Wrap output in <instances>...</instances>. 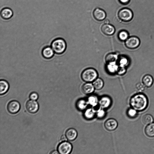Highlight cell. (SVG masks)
Returning a JSON list of instances; mask_svg holds the SVG:
<instances>
[{
	"instance_id": "obj_1",
	"label": "cell",
	"mask_w": 154,
	"mask_h": 154,
	"mask_svg": "<svg viewBox=\"0 0 154 154\" xmlns=\"http://www.w3.org/2000/svg\"><path fill=\"white\" fill-rule=\"evenodd\" d=\"M130 104L132 108L137 111L141 112L144 111L147 108L148 100L144 94L139 93L131 97L130 100Z\"/></svg>"
},
{
	"instance_id": "obj_2",
	"label": "cell",
	"mask_w": 154,
	"mask_h": 154,
	"mask_svg": "<svg viewBox=\"0 0 154 154\" xmlns=\"http://www.w3.org/2000/svg\"><path fill=\"white\" fill-rule=\"evenodd\" d=\"M98 76L97 71L93 68H88L85 70L81 74V77L82 80L87 83H91L94 81Z\"/></svg>"
},
{
	"instance_id": "obj_3",
	"label": "cell",
	"mask_w": 154,
	"mask_h": 154,
	"mask_svg": "<svg viewBox=\"0 0 154 154\" xmlns=\"http://www.w3.org/2000/svg\"><path fill=\"white\" fill-rule=\"evenodd\" d=\"M66 43L65 40L62 38L56 39L51 44V47L54 53L58 54L64 53L66 49Z\"/></svg>"
},
{
	"instance_id": "obj_4",
	"label": "cell",
	"mask_w": 154,
	"mask_h": 154,
	"mask_svg": "<svg viewBox=\"0 0 154 154\" xmlns=\"http://www.w3.org/2000/svg\"><path fill=\"white\" fill-rule=\"evenodd\" d=\"M119 18L122 21L128 22L131 21L133 17L132 12L130 9L124 8L120 10L118 12Z\"/></svg>"
},
{
	"instance_id": "obj_5",
	"label": "cell",
	"mask_w": 154,
	"mask_h": 154,
	"mask_svg": "<svg viewBox=\"0 0 154 154\" xmlns=\"http://www.w3.org/2000/svg\"><path fill=\"white\" fill-rule=\"evenodd\" d=\"M140 44V39L136 36H132L128 38L125 43V46L131 49H134L138 48Z\"/></svg>"
},
{
	"instance_id": "obj_6",
	"label": "cell",
	"mask_w": 154,
	"mask_h": 154,
	"mask_svg": "<svg viewBox=\"0 0 154 154\" xmlns=\"http://www.w3.org/2000/svg\"><path fill=\"white\" fill-rule=\"evenodd\" d=\"M72 149L71 144L66 141L61 143L58 147V151L61 154H69L71 152Z\"/></svg>"
},
{
	"instance_id": "obj_7",
	"label": "cell",
	"mask_w": 154,
	"mask_h": 154,
	"mask_svg": "<svg viewBox=\"0 0 154 154\" xmlns=\"http://www.w3.org/2000/svg\"><path fill=\"white\" fill-rule=\"evenodd\" d=\"M26 107L28 112L34 114L38 111L39 106L37 101L35 100H29L26 102Z\"/></svg>"
},
{
	"instance_id": "obj_8",
	"label": "cell",
	"mask_w": 154,
	"mask_h": 154,
	"mask_svg": "<svg viewBox=\"0 0 154 154\" xmlns=\"http://www.w3.org/2000/svg\"><path fill=\"white\" fill-rule=\"evenodd\" d=\"M20 105L19 102L15 100H13L9 103L7 106L8 111L12 114H15L20 110Z\"/></svg>"
},
{
	"instance_id": "obj_9",
	"label": "cell",
	"mask_w": 154,
	"mask_h": 154,
	"mask_svg": "<svg viewBox=\"0 0 154 154\" xmlns=\"http://www.w3.org/2000/svg\"><path fill=\"white\" fill-rule=\"evenodd\" d=\"M118 122L117 120L113 118L107 120L104 124L106 129L110 131L115 130L118 126Z\"/></svg>"
},
{
	"instance_id": "obj_10",
	"label": "cell",
	"mask_w": 154,
	"mask_h": 154,
	"mask_svg": "<svg viewBox=\"0 0 154 154\" xmlns=\"http://www.w3.org/2000/svg\"><path fill=\"white\" fill-rule=\"evenodd\" d=\"M101 29L103 33L109 36L114 34L115 31V29L113 26L109 23H105L103 25Z\"/></svg>"
},
{
	"instance_id": "obj_11",
	"label": "cell",
	"mask_w": 154,
	"mask_h": 154,
	"mask_svg": "<svg viewBox=\"0 0 154 154\" xmlns=\"http://www.w3.org/2000/svg\"><path fill=\"white\" fill-rule=\"evenodd\" d=\"M111 98L108 96L102 97L99 101L100 106L103 109H107L109 108L111 104Z\"/></svg>"
},
{
	"instance_id": "obj_12",
	"label": "cell",
	"mask_w": 154,
	"mask_h": 154,
	"mask_svg": "<svg viewBox=\"0 0 154 154\" xmlns=\"http://www.w3.org/2000/svg\"><path fill=\"white\" fill-rule=\"evenodd\" d=\"M93 15L94 18L99 21L103 20L106 16V13L104 11L98 8L94 10L93 12Z\"/></svg>"
},
{
	"instance_id": "obj_13",
	"label": "cell",
	"mask_w": 154,
	"mask_h": 154,
	"mask_svg": "<svg viewBox=\"0 0 154 154\" xmlns=\"http://www.w3.org/2000/svg\"><path fill=\"white\" fill-rule=\"evenodd\" d=\"M1 17L3 19L8 20L12 17L13 15V12L11 9L5 8L1 10Z\"/></svg>"
},
{
	"instance_id": "obj_14",
	"label": "cell",
	"mask_w": 154,
	"mask_h": 154,
	"mask_svg": "<svg viewBox=\"0 0 154 154\" xmlns=\"http://www.w3.org/2000/svg\"><path fill=\"white\" fill-rule=\"evenodd\" d=\"M78 135V132L76 130L73 128H70L66 131L65 135L68 140L72 141L76 138Z\"/></svg>"
},
{
	"instance_id": "obj_15",
	"label": "cell",
	"mask_w": 154,
	"mask_h": 154,
	"mask_svg": "<svg viewBox=\"0 0 154 154\" xmlns=\"http://www.w3.org/2000/svg\"><path fill=\"white\" fill-rule=\"evenodd\" d=\"M54 51L52 47L47 46L43 50L42 54L43 57L46 59H50L52 58L54 55Z\"/></svg>"
},
{
	"instance_id": "obj_16",
	"label": "cell",
	"mask_w": 154,
	"mask_h": 154,
	"mask_svg": "<svg viewBox=\"0 0 154 154\" xmlns=\"http://www.w3.org/2000/svg\"><path fill=\"white\" fill-rule=\"evenodd\" d=\"M142 83L147 87H150L152 86L153 83V77L149 74L144 76L142 79Z\"/></svg>"
},
{
	"instance_id": "obj_17",
	"label": "cell",
	"mask_w": 154,
	"mask_h": 154,
	"mask_svg": "<svg viewBox=\"0 0 154 154\" xmlns=\"http://www.w3.org/2000/svg\"><path fill=\"white\" fill-rule=\"evenodd\" d=\"M95 89L93 84L90 83H87L84 84L82 87L83 92L86 95L92 93L94 92Z\"/></svg>"
},
{
	"instance_id": "obj_18",
	"label": "cell",
	"mask_w": 154,
	"mask_h": 154,
	"mask_svg": "<svg viewBox=\"0 0 154 154\" xmlns=\"http://www.w3.org/2000/svg\"><path fill=\"white\" fill-rule=\"evenodd\" d=\"M119 66L116 63L107 64L106 68L107 72L109 74H113L117 73Z\"/></svg>"
},
{
	"instance_id": "obj_19",
	"label": "cell",
	"mask_w": 154,
	"mask_h": 154,
	"mask_svg": "<svg viewBox=\"0 0 154 154\" xmlns=\"http://www.w3.org/2000/svg\"><path fill=\"white\" fill-rule=\"evenodd\" d=\"M145 133L149 137H154V123L148 124L145 128Z\"/></svg>"
},
{
	"instance_id": "obj_20",
	"label": "cell",
	"mask_w": 154,
	"mask_h": 154,
	"mask_svg": "<svg viewBox=\"0 0 154 154\" xmlns=\"http://www.w3.org/2000/svg\"><path fill=\"white\" fill-rule=\"evenodd\" d=\"M119 58L117 54L111 53L106 56L105 60L107 64L115 63L118 60Z\"/></svg>"
},
{
	"instance_id": "obj_21",
	"label": "cell",
	"mask_w": 154,
	"mask_h": 154,
	"mask_svg": "<svg viewBox=\"0 0 154 154\" xmlns=\"http://www.w3.org/2000/svg\"><path fill=\"white\" fill-rule=\"evenodd\" d=\"M9 85L6 81L2 80L0 81V94L1 95L5 94L8 90Z\"/></svg>"
},
{
	"instance_id": "obj_22",
	"label": "cell",
	"mask_w": 154,
	"mask_h": 154,
	"mask_svg": "<svg viewBox=\"0 0 154 154\" xmlns=\"http://www.w3.org/2000/svg\"><path fill=\"white\" fill-rule=\"evenodd\" d=\"M87 101L84 99L79 100L77 102L76 107L78 109L81 111L85 110L88 106Z\"/></svg>"
},
{
	"instance_id": "obj_23",
	"label": "cell",
	"mask_w": 154,
	"mask_h": 154,
	"mask_svg": "<svg viewBox=\"0 0 154 154\" xmlns=\"http://www.w3.org/2000/svg\"><path fill=\"white\" fill-rule=\"evenodd\" d=\"M95 111L92 109H87L85 112V117L88 120H91L94 118L96 114Z\"/></svg>"
},
{
	"instance_id": "obj_24",
	"label": "cell",
	"mask_w": 154,
	"mask_h": 154,
	"mask_svg": "<svg viewBox=\"0 0 154 154\" xmlns=\"http://www.w3.org/2000/svg\"><path fill=\"white\" fill-rule=\"evenodd\" d=\"M93 84L95 88L98 90L101 89L104 86V82L102 79L98 78L94 81Z\"/></svg>"
},
{
	"instance_id": "obj_25",
	"label": "cell",
	"mask_w": 154,
	"mask_h": 154,
	"mask_svg": "<svg viewBox=\"0 0 154 154\" xmlns=\"http://www.w3.org/2000/svg\"><path fill=\"white\" fill-rule=\"evenodd\" d=\"M143 123L145 125H148L152 123L153 121L152 116L149 114L144 115L142 118Z\"/></svg>"
},
{
	"instance_id": "obj_26",
	"label": "cell",
	"mask_w": 154,
	"mask_h": 154,
	"mask_svg": "<svg viewBox=\"0 0 154 154\" xmlns=\"http://www.w3.org/2000/svg\"><path fill=\"white\" fill-rule=\"evenodd\" d=\"M118 37L121 41H125L129 37V34L126 31H122L119 33Z\"/></svg>"
},
{
	"instance_id": "obj_27",
	"label": "cell",
	"mask_w": 154,
	"mask_h": 154,
	"mask_svg": "<svg viewBox=\"0 0 154 154\" xmlns=\"http://www.w3.org/2000/svg\"><path fill=\"white\" fill-rule=\"evenodd\" d=\"M119 66L125 67L127 66L129 62V60L127 57L125 56H121L118 59Z\"/></svg>"
},
{
	"instance_id": "obj_28",
	"label": "cell",
	"mask_w": 154,
	"mask_h": 154,
	"mask_svg": "<svg viewBox=\"0 0 154 154\" xmlns=\"http://www.w3.org/2000/svg\"><path fill=\"white\" fill-rule=\"evenodd\" d=\"M128 117L131 118H134L137 116V111L133 108L130 109L127 111Z\"/></svg>"
},
{
	"instance_id": "obj_29",
	"label": "cell",
	"mask_w": 154,
	"mask_h": 154,
	"mask_svg": "<svg viewBox=\"0 0 154 154\" xmlns=\"http://www.w3.org/2000/svg\"><path fill=\"white\" fill-rule=\"evenodd\" d=\"M88 104L92 106H95L97 104V99L94 96H91L89 97L87 100Z\"/></svg>"
},
{
	"instance_id": "obj_30",
	"label": "cell",
	"mask_w": 154,
	"mask_h": 154,
	"mask_svg": "<svg viewBox=\"0 0 154 154\" xmlns=\"http://www.w3.org/2000/svg\"><path fill=\"white\" fill-rule=\"evenodd\" d=\"M126 71L125 67L119 66L117 73L120 75H122L125 73Z\"/></svg>"
},
{
	"instance_id": "obj_31",
	"label": "cell",
	"mask_w": 154,
	"mask_h": 154,
	"mask_svg": "<svg viewBox=\"0 0 154 154\" xmlns=\"http://www.w3.org/2000/svg\"><path fill=\"white\" fill-rule=\"evenodd\" d=\"M136 89L139 92H143L145 89V87L143 83H138L136 85Z\"/></svg>"
},
{
	"instance_id": "obj_32",
	"label": "cell",
	"mask_w": 154,
	"mask_h": 154,
	"mask_svg": "<svg viewBox=\"0 0 154 154\" xmlns=\"http://www.w3.org/2000/svg\"><path fill=\"white\" fill-rule=\"evenodd\" d=\"M96 114L97 117L99 119L103 118L106 114L105 111L102 109L98 110Z\"/></svg>"
},
{
	"instance_id": "obj_33",
	"label": "cell",
	"mask_w": 154,
	"mask_h": 154,
	"mask_svg": "<svg viewBox=\"0 0 154 154\" xmlns=\"http://www.w3.org/2000/svg\"><path fill=\"white\" fill-rule=\"evenodd\" d=\"M39 97L38 94L35 92H32L30 95V98L32 100H36Z\"/></svg>"
},
{
	"instance_id": "obj_34",
	"label": "cell",
	"mask_w": 154,
	"mask_h": 154,
	"mask_svg": "<svg viewBox=\"0 0 154 154\" xmlns=\"http://www.w3.org/2000/svg\"><path fill=\"white\" fill-rule=\"evenodd\" d=\"M120 3L123 5H126L129 3L130 0H119Z\"/></svg>"
},
{
	"instance_id": "obj_35",
	"label": "cell",
	"mask_w": 154,
	"mask_h": 154,
	"mask_svg": "<svg viewBox=\"0 0 154 154\" xmlns=\"http://www.w3.org/2000/svg\"><path fill=\"white\" fill-rule=\"evenodd\" d=\"M67 138L66 137L65 135H62L61 137V140L62 142H65L67 140Z\"/></svg>"
},
{
	"instance_id": "obj_36",
	"label": "cell",
	"mask_w": 154,
	"mask_h": 154,
	"mask_svg": "<svg viewBox=\"0 0 154 154\" xmlns=\"http://www.w3.org/2000/svg\"><path fill=\"white\" fill-rule=\"evenodd\" d=\"M50 153L51 154H59V152L57 151L56 150H54L53 151H52V152H51Z\"/></svg>"
}]
</instances>
